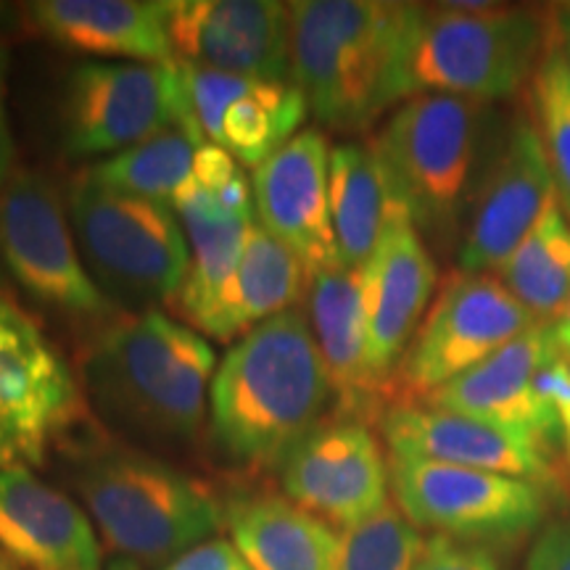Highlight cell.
Instances as JSON below:
<instances>
[{
	"label": "cell",
	"mask_w": 570,
	"mask_h": 570,
	"mask_svg": "<svg viewBox=\"0 0 570 570\" xmlns=\"http://www.w3.org/2000/svg\"><path fill=\"white\" fill-rule=\"evenodd\" d=\"M0 554L19 570H104L88 512L30 468H0Z\"/></svg>",
	"instance_id": "obj_21"
},
{
	"label": "cell",
	"mask_w": 570,
	"mask_h": 570,
	"mask_svg": "<svg viewBox=\"0 0 570 570\" xmlns=\"http://www.w3.org/2000/svg\"><path fill=\"white\" fill-rule=\"evenodd\" d=\"M21 9L35 32L69 51L132 63L175 61L167 0H38Z\"/></svg>",
	"instance_id": "obj_22"
},
{
	"label": "cell",
	"mask_w": 570,
	"mask_h": 570,
	"mask_svg": "<svg viewBox=\"0 0 570 570\" xmlns=\"http://www.w3.org/2000/svg\"><path fill=\"white\" fill-rule=\"evenodd\" d=\"M3 259H0V298H6V296H11L9 294V288H6V275H3Z\"/></svg>",
	"instance_id": "obj_40"
},
{
	"label": "cell",
	"mask_w": 570,
	"mask_h": 570,
	"mask_svg": "<svg viewBox=\"0 0 570 570\" xmlns=\"http://www.w3.org/2000/svg\"><path fill=\"white\" fill-rule=\"evenodd\" d=\"M562 460H566V465H568V473H570V444L562 449Z\"/></svg>",
	"instance_id": "obj_42"
},
{
	"label": "cell",
	"mask_w": 570,
	"mask_h": 570,
	"mask_svg": "<svg viewBox=\"0 0 570 570\" xmlns=\"http://www.w3.org/2000/svg\"><path fill=\"white\" fill-rule=\"evenodd\" d=\"M554 202L558 190L537 127L529 114H515L508 135L483 169L468 212L458 254L460 273L494 275Z\"/></svg>",
	"instance_id": "obj_14"
},
{
	"label": "cell",
	"mask_w": 570,
	"mask_h": 570,
	"mask_svg": "<svg viewBox=\"0 0 570 570\" xmlns=\"http://www.w3.org/2000/svg\"><path fill=\"white\" fill-rule=\"evenodd\" d=\"M425 537L407 515L389 502L375 515L338 531L333 570H415L425 550Z\"/></svg>",
	"instance_id": "obj_31"
},
{
	"label": "cell",
	"mask_w": 570,
	"mask_h": 570,
	"mask_svg": "<svg viewBox=\"0 0 570 570\" xmlns=\"http://www.w3.org/2000/svg\"><path fill=\"white\" fill-rule=\"evenodd\" d=\"M391 458L444 462L470 470L512 475L550 489L566 487L560 458L537 441L487 420L458 415L431 404H389L377 417Z\"/></svg>",
	"instance_id": "obj_15"
},
{
	"label": "cell",
	"mask_w": 570,
	"mask_h": 570,
	"mask_svg": "<svg viewBox=\"0 0 570 570\" xmlns=\"http://www.w3.org/2000/svg\"><path fill=\"white\" fill-rule=\"evenodd\" d=\"M539 323H552L570 298V219L554 202L494 273Z\"/></svg>",
	"instance_id": "obj_28"
},
{
	"label": "cell",
	"mask_w": 570,
	"mask_h": 570,
	"mask_svg": "<svg viewBox=\"0 0 570 570\" xmlns=\"http://www.w3.org/2000/svg\"><path fill=\"white\" fill-rule=\"evenodd\" d=\"M75 375L42 327L0 298V468H38L80 420Z\"/></svg>",
	"instance_id": "obj_12"
},
{
	"label": "cell",
	"mask_w": 570,
	"mask_h": 570,
	"mask_svg": "<svg viewBox=\"0 0 570 570\" xmlns=\"http://www.w3.org/2000/svg\"><path fill=\"white\" fill-rule=\"evenodd\" d=\"M63 148L75 159L119 154L173 127L204 138L185 101L180 61H82L61 104Z\"/></svg>",
	"instance_id": "obj_9"
},
{
	"label": "cell",
	"mask_w": 570,
	"mask_h": 570,
	"mask_svg": "<svg viewBox=\"0 0 570 570\" xmlns=\"http://www.w3.org/2000/svg\"><path fill=\"white\" fill-rule=\"evenodd\" d=\"M0 259L35 302L69 317H106L114 304L82 265L67 202L40 169H17L0 188Z\"/></svg>",
	"instance_id": "obj_11"
},
{
	"label": "cell",
	"mask_w": 570,
	"mask_h": 570,
	"mask_svg": "<svg viewBox=\"0 0 570 570\" xmlns=\"http://www.w3.org/2000/svg\"><path fill=\"white\" fill-rule=\"evenodd\" d=\"M244 566L246 562L230 539L214 537L204 544H196L194 550L183 552L161 570H240Z\"/></svg>",
	"instance_id": "obj_34"
},
{
	"label": "cell",
	"mask_w": 570,
	"mask_h": 570,
	"mask_svg": "<svg viewBox=\"0 0 570 570\" xmlns=\"http://www.w3.org/2000/svg\"><path fill=\"white\" fill-rule=\"evenodd\" d=\"M217 356L202 333L156 309L122 317L82 362L90 404L106 423L159 441H194L209 415Z\"/></svg>",
	"instance_id": "obj_2"
},
{
	"label": "cell",
	"mask_w": 570,
	"mask_h": 570,
	"mask_svg": "<svg viewBox=\"0 0 570 570\" xmlns=\"http://www.w3.org/2000/svg\"><path fill=\"white\" fill-rule=\"evenodd\" d=\"M554 354L558 346L550 325L541 323L465 375L433 391L423 404L502 425L562 458L558 420L537 391V373Z\"/></svg>",
	"instance_id": "obj_20"
},
{
	"label": "cell",
	"mask_w": 570,
	"mask_h": 570,
	"mask_svg": "<svg viewBox=\"0 0 570 570\" xmlns=\"http://www.w3.org/2000/svg\"><path fill=\"white\" fill-rule=\"evenodd\" d=\"M202 146L204 138L185 127H173L92 164L85 175L117 194L173 206L175 196L194 175L196 154Z\"/></svg>",
	"instance_id": "obj_29"
},
{
	"label": "cell",
	"mask_w": 570,
	"mask_h": 570,
	"mask_svg": "<svg viewBox=\"0 0 570 570\" xmlns=\"http://www.w3.org/2000/svg\"><path fill=\"white\" fill-rule=\"evenodd\" d=\"M306 281L304 262L265 227L252 225L233 275L190 325L223 344L244 338L256 325L294 309Z\"/></svg>",
	"instance_id": "obj_24"
},
{
	"label": "cell",
	"mask_w": 570,
	"mask_h": 570,
	"mask_svg": "<svg viewBox=\"0 0 570 570\" xmlns=\"http://www.w3.org/2000/svg\"><path fill=\"white\" fill-rule=\"evenodd\" d=\"M331 151L325 132L306 127L252 177L259 225L304 262L306 275L338 267L331 223Z\"/></svg>",
	"instance_id": "obj_19"
},
{
	"label": "cell",
	"mask_w": 570,
	"mask_h": 570,
	"mask_svg": "<svg viewBox=\"0 0 570 570\" xmlns=\"http://www.w3.org/2000/svg\"><path fill=\"white\" fill-rule=\"evenodd\" d=\"M529 117L544 148L560 209L570 219V71L552 38L531 77Z\"/></svg>",
	"instance_id": "obj_30"
},
{
	"label": "cell",
	"mask_w": 570,
	"mask_h": 570,
	"mask_svg": "<svg viewBox=\"0 0 570 570\" xmlns=\"http://www.w3.org/2000/svg\"><path fill=\"white\" fill-rule=\"evenodd\" d=\"M525 570H570V512L537 533Z\"/></svg>",
	"instance_id": "obj_33"
},
{
	"label": "cell",
	"mask_w": 570,
	"mask_h": 570,
	"mask_svg": "<svg viewBox=\"0 0 570 570\" xmlns=\"http://www.w3.org/2000/svg\"><path fill=\"white\" fill-rule=\"evenodd\" d=\"M362 277L367 315V373L389 407L391 381L425 312L431 309V298L439 285L431 248L412 225L404 206L391 212L386 230L362 269Z\"/></svg>",
	"instance_id": "obj_17"
},
{
	"label": "cell",
	"mask_w": 570,
	"mask_h": 570,
	"mask_svg": "<svg viewBox=\"0 0 570 570\" xmlns=\"http://www.w3.org/2000/svg\"><path fill=\"white\" fill-rule=\"evenodd\" d=\"M67 212L82 265L111 304L175 302L190 269V244L173 206L117 194L75 177Z\"/></svg>",
	"instance_id": "obj_7"
},
{
	"label": "cell",
	"mask_w": 570,
	"mask_h": 570,
	"mask_svg": "<svg viewBox=\"0 0 570 570\" xmlns=\"http://www.w3.org/2000/svg\"><path fill=\"white\" fill-rule=\"evenodd\" d=\"M547 325H550V333L554 338V346H558V352L570 362V298H568V304L562 306L560 315Z\"/></svg>",
	"instance_id": "obj_37"
},
{
	"label": "cell",
	"mask_w": 570,
	"mask_h": 570,
	"mask_svg": "<svg viewBox=\"0 0 570 570\" xmlns=\"http://www.w3.org/2000/svg\"><path fill=\"white\" fill-rule=\"evenodd\" d=\"M17 17H19L17 6H11V3H0V32L9 30V27L13 24V21H17Z\"/></svg>",
	"instance_id": "obj_38"
},
{
	"label": "cell",
	"mask_w": 570,
	"mask_h": 570,
	"mask_svg": "<svg viewBox=\"0 0 570 570\" xmlns=\"http://www.w3.org/2000/svg\"><path fill=\"white\" fill-rule=\"evenodd\" d=\"M537 325H541L539 320L497 275H465L458 269L441 285L396 367L389 404L425 402L433 391L465 375Z\"/></svg>",
	"instance_id": "obj_10"
},
{
	"label": "cell",
	"mask_w": 570,
	"mask_h": 570,
	"mask_svg": "<svg viewBox=\"0 0 570 570\" xmlns=\"http://www.w3.org/2000/svg\"><path fill=\"white\" fill-rule=\"evenodd\" d=\"M306 306L317 348L336 394V415L367 420L383 404L367 373V315L362 269L327 267L306 281Z\"/></svg>",
	"instance_id": "obj_23"
},
{
	"label": "cell",
	"mask_w": 570,
	"mask_h": 570,
	"mask_svg": "<svg viewBox=\"0 0 570 570\" xmlns=\"http://www.w3.org/2000/svg\"><path fill=\"white\" fill-rule=\"evenodd\" d=\"M225 525L252 570H333L338 533L294 502L246 494L225 504Z\"/></svg>",
	"instance_id": "obj_25"
},
{
	"label": "cell",
	"mask_w": 570,
	"mask_h": 570,
	"mask_svg": "<svg viewBox=\"0 0 570 570\" xmlns=\"http://www.w3.org/2000/svg\"><path fill=\"white\" fill-rule=\"evenodd\" d=\"M550 27H552V40L560 48L566 67L570 71V3H560L550 11Z\"/></svg>",
	"instance_id": "obj_36"
},
{
	"label": "cell",
	"mask_w": 570,
	"mask_h": 570,
	"mask_svg": "<svg viewBox=\"0 0 570 570\" xmlns=\"http://www.w3.org/2000/svg\"><path fill=\"white\" fill-rule=\"evenodd\" d=\"M6 75H9V48L0 42V188L11 180L13 161H17V146H13L9 114H6Z\"/></svg>",
	"instance_id": "obj_35"
},
{
	"label": "cell",
	"mask_w": 570,
	"mask_h": 570,
	"mask_svg": "<svg viewBox=\"0 0 570 570\" xmlns=\"http://www.w3.org/2000/svg\"><path fill=\"white\" fill-rule=\"evenodd\" d=\"M550 11L494 3H410L404 101L425 92L497 104L529 88L550 48Z\"/></svg>",
	"instance_id": "obj_4"
},
{
	"label": "cell",
	"mask_w": 570,
	"mask_h": 570,
	"mask_svg": "<svg viewBox=\"0 0 570 570\" xmlns=\"http://www.w3.org/2000/svg\"><path fill=\"white\" fill-rule=\"evenodd\" d=\"M327 404L336 394L315 333L304 312L288 309L235 341L214 370L212 439L238 465H277Z\"/></svg>",
	"instance_id": "obj_1"
},
{
	"label": "cell",
	"mask_w": 570,
	"mask_h": 570,
	"mask_svg": "<svg viewBox=\"0 0 570 570\" xmlns=\"http://www.w3.org/2000/svg\"><path fill=\"white\" fill-rule=\"evenodd\" d=\"M240 570H252V568H248V566H244V568H240Z\"/></svg>",
	"instance_id": "obj_43"
},
{
	"label": "cell",
	"mask_w": 570,
	"mask_h": 570,
	"mask_svg": "<svg viewBox=\"0 0 570 570\" xmlns=\"http://www.w3.org/2000/svg\"><path fill=\"white\" fill-rule=\"evenodd\" d=\"M0 570H19V568L13 566V562L6 558V554H0Z\"/></svg>",
	"instance_id": "obj_41"
},
{
	"label": "cell",
	"mask_w": 570,
	"mask_h": 570,
	"mask_svg": "<svg viewBox=\"0 0 570 570\" xmlns=\"http://www.w3.org/2000/svg\"><path fill=\"white\" fill-rule=\"evenodd\" d=\"M396 508L420 531L494 550L550 523L552 491L512 475L444 462L389 458Z\"/></svg>",
	"instance_id": "obj_8"
},
{
	"label": "cell",
	"mask_w": 570,
	"mask_h": 570,
	"mask_svg": "<svg viewBox=\"0 0 570 570\" xmlns=\"http://www.w3.org/2000/svg\"><path fill=\"white\" fill-rule=\"evenodd\" d=\"M180 67L194 125L244 167H262L302 132L309 106L296 82L252 80L183 61Z\"/></svg>",
	"instance_id": "obj_18"
},
{
	"label": "cell",
	"mask_w": 570,
	"mask_h": 570,
	"mask_svg": "<svg viewBox=\"0 0 570 570\" xmlns=\"http://www.w3.org/2000/svg\"><path fill=\"white\" fill-rule=\"evenodd\" d=\"M291 13V80L320 127L367 130L404 101L402 48L410 3L296 0Z\"/></svg>",
	"instance_id": "obj_3"
},
{
	"label": "cell",
	"mask_w": 570,
	"mask_h": 570,
	"mask_svg": "<svg viewBox=\"0 0 570 570\" xmlns=\"http://www.w3.org/2000/svg\"><path fill=\"white\" fill-rule=\"evenodd\" d=\"M415 570H504L491 547L449 537H431Z\"/></svg>",
	"instance_id": "obj_32"
},
{
	"label": "cell",
	"mask_w": 570,
	"mask_h": 570,
	"mask_svg": "<svg viewBox=\"0 0 570 570\" xmlns=\"http://www.w3.org/2000/svg\"><path fill=\"white\" fill-rule=\"evenodd\" d=\"M491 104L460 96L407 98L370 140L396 202L420 235L452 240L481 185Z\"/></svg>",
	"instance_id": "obj_5"
},
{
	"label": "cell",
	"mask_w": 570,
	"mask_h": 570,
	"mask_svg": "<svg viewBox=\"0 0 570 570\" xmlns=\"http://www.w3.org/2000/svg\"><path fill=\"white\" fill-rule=\"evenodd\" d=\"M173 209L190 244V269L175 304L177 312L194 323L233 275L254 219L230 217L219 209L214 196L194 180V175L175 196Z\"/></svg>",
	"instance_id": "obj_27"
},
{
	"label": "cell",
	"mask_w": 570,
	"mask_h": 570,
	"mask_svg": "<svg viewBox=\"0 0 570 570\" xmlns=\"http://www.w3.org/2000/svg\"><path fill=\"white\" fill-rule=\"evenodd\" d=\"M106 570H140V566H138V562H132V560L117 558V560H114V562H111V566H109V568H106Z\"/></svg>",
	"instance_id": "obj_39"
},
{
	"label": "cell",
	"mask_w": 570,
	"mask_h": 570,
	"mask_svg": "<svg viewBox=\"0 0 570 570\" xmlns=\"http://www.w3.org/2000/svg\"><path fill=\"white\" fill-rule=\"evenodd\" d=\"M396 206L402 204L396 202L386 169L370 140L333 146L331 223L341 267L365 269Z\"/></svg>",
	"instance_id": "obj_26"
},
{
	"label": "cell",
	"mask_w": 570,
	"mask_h": 570,
	"mask_svg": "<svg viewBox=\"0 0 570 570\" xmlns=\"http://www.w3.org/2000/svg\"><path fill=\"white\" fill-rule=\"evenodd\" d=\"M175 61L252 80H291V13L277 0H169Z\"/></svg>",
	"instance_id": "obj_16"
},
{
	"label": "cell",
	"mask_w": 570,
	"mask_h": 570,
	"mask_svg": "<svg viewBox=\"0 0 570 570\" xmlns=\"http://www.w3.org/2000/svg\"><path fill=\"white\" fill-rule=\"evenodd\" d=\"M77 489L106 544L142 566H169L225 523V504L204 481L138 449L92 452Z\"/></svg>",
	"instance_id": "obj_6"
},
{
	"label": "cell",
	"mask_w": 570,
	"mask_h": 570,
	"mask_svg": "<svg viewBox=\"0 0 570 570\" xmlns=\"http://www.w3.org/2000/svg\"><path fill=\"white\" fill-rule=\"evenodd\" d=\"M288 502L331 529H352L391 502V468L367 420L333 412L277 462Z\"/></svg>",
	"instance_id": "obj_13"
}]
</instances>
